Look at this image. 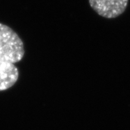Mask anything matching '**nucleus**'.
I'll return each instance as SVG.
<instances>
[{
    "label": "nucleus",
    "instance_id": "f257e3e1",
    "mask_svg": "<svg viewBox=\"0 0 130 130\" xmlns=\"http://www.w3.org/2000/svg\"><path fill=\"white\" fill-rule=\"evenodd\" d=\"M25 55L24 44L7 25L0 23V91L12 87L18 81L19 72L15 66Z\"/></svg>",
    "mask_w": 130,
    "mask_h": 130
},
{
    "label": "nucleus",
    "instance_id": "f03ea898",
    "mask_svg": "<svg viewBox=\"0 0 130 130\" xmlns=\"http://www.w3.org/2000/svg\"><path fill=\"white\" fill-rule=\"evenodd\" d=\"M129 0H89L91 8L100 16L106 19L116 18L127 8Z\"/></svg>",
    "mask_w": 130,
    "mask_h": 130
}]
</instances>
